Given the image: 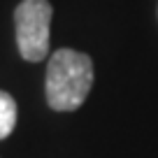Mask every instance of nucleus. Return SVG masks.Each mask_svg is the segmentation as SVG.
Listing matches in <instances>:
<instances>
[{
    "label": "nucleus",
    "mask_w": 158,
    "mask_h": 158,
    "mask_svg": "<svg viewBox=\"0 0 158 158\" xmlns=\"http://www.w3.org/2000/svg\"><path fill=\"white\" fill-rule=\"evenodd\" d=\"M93 86V60L89 54L58 49L47 65V105L54 112H74L84 105Z\"/></svg>",
    "instance_id": "1"
},
{
    "label": "nucleus",
    "mask_w": 158,
    "mask_h": 158,
    "mask_svg": "<svg viewBox=\"0 0 158 158\" xmlns=\"http://www.w3.org/2000/svg\"><path fill=\"white\" fill-rule=\"evenodd\" d=\"M51 16H54V7L49 0H21L16 5V47L23 60L40 63L49 56Z\"/></svg>",
    "instance_id": "2"
},
{
    "label": "nucleus",
    "mask_w": 158,
    "mask_h": 158,
    "mask_svg": "<svg viewBox=\"0 0 158 158\" xmlns=\"http://www.w3.org/2000/svg\"><path fill=\"white\" fill-rule=\"evenodd\" d=\"M16 118H19V107L16 100L7 91H0V139H7L16 128Z\"/></svg>",
    "instance_id": "3"
}]
</instances>
